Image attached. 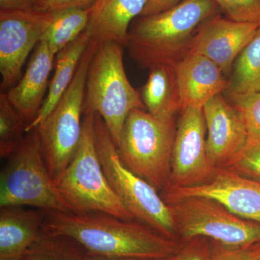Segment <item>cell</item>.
Here are the masks:
<instances>
[{"instance_id":"obj_1","label":"cell","mask_w":260,"mask_h":260,"mask_svg":"<svg viewBox=\"0 0 260 260\" xmlns=\"http://www.w3.org/2000/svg\"><path fill=\"white\" fill-rule=\"evenodd\" d=\"M43 230L49 235L73 239L87 254L107 257L167 259L183 246L141 222L102 213L47 211Z\"/></svg>"},{"instance_id":"obj_2","label":"cell","mask_w":260,"mask_h":260,"mask_svg":"<svg viewBox=\"0 0 260 260\" xmlns=\"http://www.w3.org/2000/svg\"><path fill=\"white\" fill-rule=\"evenodd\" d=\"M214 0H182L158 14L140 16L130 26L126 48L143 69L177 65L189 52L200 25L218 14Z\"/></svg>"},{"instance_id":"obj_3","label":"cell","mask_w":260,"mask_h":260,"mask_svg":"<svg viewBox=\"0 0 260 260\" xmlns=\"http://www.w3.org/2000/svg\"><path fill=\"white\" fill-rule=\"evenodd\" d=\"M95 114L83 115L79 145L69 165L54 181L71 213L109 214L135 220L109 184L95 147Z\"/></svg>"},{"instance_id":"obj_4","label":"cell","mask_w":260,"mask_h":260,"mask_svg":"<svg viewBox=\"0 0 260 260\" xmlns=\"http://www.w3.org/2000/svg\"><path fill=\"white\" fill-rule=\"evenodd\" d=\"M124 48L115 43L97 46L89 66L84 100L83 115L100 116L116 146L129 113L146 110L139 92L126 76Z\"/></svg>"},{"instance_id":"obj_5","label":"cell","mask_w":260,"mask_h":260,"mask_svg":"<svg viewBox=\"0 0 260 260\" xmlns=\"http://www.w3.org/2000/svg\"><path fill=\"white\" fill-rule=\"evenodd\" d=\"M176 131L174 118L157 117L143 109L132 111L116 145L121 162L157 190L164 189L170 177Z\"/></svg>"},{"instance_id":"obj_6","label":"cell","mask_w":260,"mask_h":260,"mask_svg":"<svg viewBox=\"0 0 260 260\" xmlns=\"http://www.w3.org/2000/svg\"><path fill=\"white\" fill-rule=\"evenodd\" d=\"M95 147L104 174L113 190L135 219L160 235L176 239L172 208L158 190L121 162L115 143L102 117L95 114Z\"/></svg>"},{"instance_id":"obj_7","label":"cell","mask_w":260,"mask_h":260,"mask_svg":"<svg viewBox=\"0 0 260 260\" xmlns=\"http://www.w3.org/2000/svg\"><path fill=\"white\" fill-rule=\"evenodd\" d=\"M13 206L71 213L48 170L37 128L27 133L2 169L0 208Z\"/></svg>"},{"instance_id":"obj_8","label":"cell","mask_w":260,"mask_h":260,"mask_svg":"<svg viewBox=\"0 0 260 260\" xmlns=\"http://www.w3.org/2000/svg\"><path fill=\"white\" fill-rule=\"evenodd\" d=\"M97 46L90 42L69 88L37 127L43 155L54 181L60 177L69 165L79 145L83 130L87 75Z\"/></svg>"},{"instance_id":"obj_9","label":"cell","mask_w":260,"mask_h":260,"mask_svg":"<svg viewBox=\"0 0 260 260\" xmlns=\"http://www.w3.org/2000/svg\"><path fill=\"white\" fill-rule=\"evenodd\" d=\"M172 208L177 234L184 241L210 238L227 247L260 243V224L238 216L215 200L189 197L167 203Z\"/></svg>"},{"instance_id":"obj_10","label":"cell","mask_w":260,"mask_h":260,"mask_svg":"<svg viewBox=\"0 0 260 260\" xmlns=\"http://www.w3.org/2000/svg\"><path fill=\"white\" fill-rule=\"evenodd\" d=\"M203 108L188 107L181 111L173 148L170 177L165 188L191 187L213 179L218 168L208 158Z\"/></svg>"},{"instance_id":"obj_11","label":"cell","mask_w":260,"mask_h":260,"mask_svg":"<svg viewBox=\"0 0 260 260\" xmlns=\"http://www.w3.org/2000/svg\"><path fill=\"white\" fill-rule=\"evenodd\" d=\"M53 11L0 10L1 92L14 86L32 49L50 25Z\"/></svg>"},{"instance_id":"obj_12","label":"cell","mask_w":260,"mask_h":260,"mask_svg":"<svg viewBox=\"0 0 260 260\" xmlns=\"http://www.w3.org/2000/svg\"><path fill=\"white\" fill-rule=\"evenodd\" d=\"M166 203L189 197H203L218 202L241 218L260 224V181L249 179L226 167L217 169L209 182L191 187H167Z\"/></svg>"},{"instance_id":"obj_13","label":"cell","mask_w":260,"mask_h":260,"mask_svg":"<svg viewBox=\"0 0 260 260\" xmlns=\"http://www.w3.org/2000/svg\"><path fill=\"white\" fill-rule=\"evenodd\" d=\"M260 23H240L214 15L195 32L189 54H200L215 62L227 75L244 47L254 37Z\"/></svg>"},{"instance_id":"obj_14","label":"cell","mask_w":260,"mask_h":260,"mask_svg":"<svg viewBox=\"0 0 260 260\" xmlns=\"http://www.w3.org/2000/svg\"><path fill=\"white\" fill-rule=\"evenodd\" d=\"M206 125L207 153L215 167H225L247 145V135L242 119L223 94L203 107Z\"/></svg>"},{"instance_id":"obj_15","label":"cell","mask_w":260,"mask_h":260,"mask_svg":"<svg viewBox=\"0 0 260 260\" xmlns=\"http://www.w3.org/2000/svg\"><path fill=\"white\" fill-rule=\"evenodd\" d=\"M55 59V54L47 42L41 41L34 49L23 76L14 86L5 92L28 126L37 117L47 97L49 76Z\"/></svg>"},{"instance_id":"obj_16","label":"cell","mask_w":260,"mask_h":260,"mask_svg":"<svg viewBox=\"0 0 260 260\" xmlns=\"http://www.w3.org/2000/svg\"><path fill=\"white\" fill-rule=\"evenodd\" d=\"M181 111L203 108L214 97L227 91L230 85L222 70L208 58L187 54L176 65Z\"/></svg>"},{"instance_id":"obj_17","label":"cell","mask_w":260,"mask_h":260,"mask_svg":"<svg viewBox=\"0 0 260 260\" xmlns=\"http://www.w3.org/2000/svg\"><path fill=\"white\" fill-rule=\"evenodd\" d=\"M148 0H94L88 8L86 31L90 42L115 43L126 47L131 23L140 17Z\"/></svg>"},{"instance_id":"obj_18","label":"cell","mask_w":260,"mask_h":260,"mask_svg":"<svg viewBox=\"0 0 260 260\" xmlns=\"http://www.w3.org/2000/svg\"><path fill=\"white\" fill-rule=\"evenodd\" d=\"M46 210L25 207L0 209V260H22L44 234Z\"/></svg>"},{"instance_id":"obj_19","label":"cell","mask_w":260,"mask_h":260,"mask_svg":"<svg viewBox=\"0 0 260 260\" xmlns=\"http://www.w3.org/2000/svg\"><path fill=\"white\" fill-rule=\"evenodd\" d=\"M139 93L146 110L157 117L173 119L181 112L176 65L160 64L149 70Z\"/></svg>"},{"instance_id":"obj_20","label":"cell","mask_w":260,"mask_h":260,"mask_svg":"<svg viewBox=\"0 0 260 260\" xmlns=\"http://www.w3.org/2000/svg\"><path fill=\"white\" fill-rule=\"evenodd\" d=\"M90 44V37L85 30L74 42L56 54L54 64L55 70L49 83L47 97L35 120L27 126V133L37 128L60 100L74 79L82 57Z\"/></svg>"},{"instance_id":"obj_21","label":"cell","mask_w":260,"mask_h":260,"mask_svg":"<svg viewBox=\"0 0 260 260\" xmlns=\"http://www.w3.org/2000/svg\"><path fill=\"white\" fill-rule=\"evenodd\" d=\"M88 23V9L72 8L54 10L50 25L42 40L47 42L55 55L74 42Z\"/></svg>"},{"instance_id":"obj_22","label":"cell","mask_w":260,"mask_h":260,"mask_svg":"<svg viewBox=\"0 0 260 260\" xmlns=\"http://www.w3.org/2000/svg\"><path fill=\"white\" fill-rule=\"evenodd\" d=\"M227 95L260 92V25L234 62Z\"/></svg>"},{"instance_id":"obj_23","label":"cell","mask_w":260,"mask_h":260,"mask_svg":"<svg viewBox=\"0 0 260 260\" xmlns=\"http://www.w3.org/2000/svg\"><path fill=\"white\" fill-rule=\"evenodd\" d=\"M28 122L8 100L5 92L0 93V157L8 159L23 143Z\"/></svg>"},{"instance_id":"obj_24","label":"cell","mask_w":260,"mask_h":260,"mask_svg":"<svg viewBox=\"0 0 260 260\" xmlns=\"http://www.w3.org/2000/svg\"><path fill=\"white\" fill-rule=\"evenodd\" d=\"M85 251L70 238L44 234L22 260H80Z\"/></svg>"},{"instance_id":"obj_25","label":"cell","mask_w":260,"mask_h":260,"mask_svg":"<svg viewBox=\"0 0 260 260\" xmlns=\"http://www.w3.org/2000/svg\"><path fill=\"white\" fill-rule=\"evenodd\" d=\"M227 95L245 128L247 145L260 143V92Z\"/></svg>"},{"instance_id":"obj_26","label":"cell","mask_w":260,"mask_h":260,"mask_svg":"<svg viewBox=\"0 0 260 260\" xmlns=\"http://www.w3.org/2000/svg\"><path fill=\"white\" fill-rule=\"evenodd\" d=\"M228 18L240 23H260V0H214Z\"/></svg>"},{"instance_id":"obj_27","label":"cell","mask_w":260,"mask_h":260,"mask_svg":"<svg viewBox=\"0 0 260 260\" xmlns=\"http://www.w3.org/2000/svg\"><path fill=\"white\" fill-rule=\"evenodd\" d=\"M225 167L246 177L260 179V143L247 145Z\"/></svg>"},{"instance_id":"obj_28","label":"cell","mask_w":260,"mask_h":260,"mask_svg":"<svg viewBox=\"0 0 260 260\" xmlns=\"http://www.w3.org/2000/svg\"><path fill=\"white\" fill-rule=\"evenodd\" d=\"M260 243L246 247H227L218 243L211 247L210 260H256L259 254Z\"/></svg>"},{"instance_id":"obj_29","label":"cell","mask_w":260,"mask_h":260,"mask_svg":"<svg viewBox=\"0 0 260 260\" xmlns=\"http://www.w3.org/2000/svg\"><path fill=\"white\" fill-rule=\"evenodd\" d=\"M211 248L207 238L195 237L187 241L174 256V260H210Z\"/></svg>"},{"instance_id":"obj_30","label":"cell","mask_w":260,"mask_h":260,"mask_svg":"<svg viewBox=\"0 0 260 260\" xmlns=\"http://www.w3.org/2000/svg\"><path fill=\"white\" fill-rule=\"evenodd\" d=\"M93 1L94 0H39L34 10L49 12L72 8L88 9Z\"/></svg>"},{"instance_id":"obj_31","label":"cell","mask_w":260,"mask_h":260,"mask_svg":"<svg viewBox=\"0 0 260 260\" xmlns=\"http://www.w3.org/2000/svg\"><path fill=\"white\" fill-rule=\"evenodd\" d=\"M182 0H148L140 16L158 14L172 8Z\"/></svg>"},{"instance_id":"obj_32","label":"cell","mask_w":260,"mask_h":260,"mask_svg":"<svg viewBox=\"0 0 260 260\" xmlns=\"http://www.w3.org/2000/svg\"><path fill=\"white\" fill-rule=\"evenodd\" d=\"M39 0H0V10L30 11L35 10Z\"/></svg>"},{"instance_id":"obj_33","label":"cell","mask_w":260,"mask_h":260,"mask_svg":"<svg viewBox=\"0 0 260 260\" xmlns=\"http://www.w3.org/2000/svg\"><path fill=\"white\" fill-rule=\"evenodd\" d=\"M80 260H145L140 259H135V258H121V257H107V256H100L91 255V254H87L85 251V254Z\"/></svg>"},{"instance_id":"obj_34","label":"cell","mask_w":260,"mask_h":260,"mask_svg":"<svg viewBox=\"0 0 260 260\" xmlns=\"http://www.w3.org/2000/svg\"><path fill=\"white\" fill-rule=\"evenodd\" d=\"M174 256H171V257L167 258V259H158V260H174Z\"/></svg>"},{"instance_id":"obj_35","label":"cell","mask_w":260,"mask_h":260,"mask_svg":"<svg viewBox=\"0 0 260 260\" xmlns=\"http://www.w3.org/2000/svg\"><path fill=\"white\" fill-rule=\"evenodd\" d=\"M256 260H260V249H259V254H258V256H257V259H256Z\"/></svg>"}]
</instances>
